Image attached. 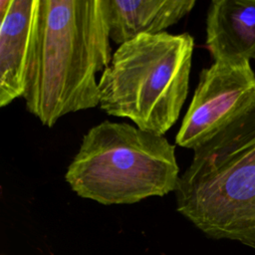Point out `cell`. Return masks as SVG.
<instances>
[{"label":"cell","instance_id":"obj_1","mask_svg":"<svg viewBox=\"0 0 255 255\" xmlns=\"http://www.w3.org/2000/svg\"><path fill=\"white\" fill-rule=\"evenodd\" d=\"M106 0H39L23 98L44 126L100 105L96 75L110 65Z\"/></svg>","mask_w":255,"mask_h":255},{"label":"cell","instance_id":"obj_2","mask_svg":"<svg viewBox=\"0 0 255 255\" xmlns=\"http://www.w3.org/2000/svg\"><path fill=\"white\" fill-rule=\"evenodd\" d=\"M193 151L177 211L205 235L255 250V111Z\"/></svg>","mask_w":255,"mask_h":255},{"label":"cell","instance_id":"obj_3","mask_svg":"<svg viewBox=\"0 0 255 255\" xmlns=\"http://www.w3.org/2000/svg\"><path fill=\"white\" fill-rule=\"evenodd\" d=\"M194 39L188 33L140 35L119 46L99 80L100 107L163 135L186 100Z\"/></svg>","mask_w":255,"mask_h":255},{"label":"cell","instance_id":"obj_4","mask_svg":"<svg viewBox=\"0 0 255 255\" xmlns=\"http://www.w3.org/2000/svg\"><path fill=\"white\" fill-rule=\"evenodd\" d=\"M179 178L175 146L163 135L110 121L88 130L65 174L79 196L104 205L166 195Z\"/></svg>","mask_w":255,"mask_h":255},{"label":"cell","instance_id":"obj_5","mask_svg":"<svg viewBox=\"0 0 255 255\" xmlns=\"http://www.w3.org/2000/svg\"><path fill=\"white\" fill-rule=\"evenodd\" d=\"M255 111V73L250 61L213 62L199 75L175 137L195 150Z\"/></svg>","mask_w":255,"mask_h":255},{"label":"cell","instance_id":"obj_6","mask_svg":"<svg viewBox=\"0 0 255 255\" xmlns=\"http://www.w3.org/2000/svg\"><path fill=\"white\" fill-rule=\"evenodd\" d=\"M39 0H11L0 26V107L23 97Z\"/></svg>","mask_w":255,"mask_h":255},{"label":"cell","instance_id":"obj_7","mask_svg":"<svg viewBox=\"0 0 255 255\" xmlns=\"http://www.w3.org/2000/svg\"><path fill=\"white\" fill-rule=\"evenodd\" d=\"M205 45L213 62L255 60V0H213Z\"/></svg>","mask_w":255,"mask_h":255},{"label":"cell","instance_id":"obj_8","mask_svg":"<svg viewBox=\"0 0 255 255\" xmlns=\"http://www.w3.org/2000/svg\"><path fill=\"white\" fill-rule=\"evenodd\" d=\"M194 0H106L110 39L119 46L140 35L159 34L185 17Z\"/></svg>","mask_w":255,"mask_h":255},{"label":"cell","instance_id":"obj_9","mask_svg":"<svg viewBox=\"0 0 255 255\" xmlns=\"http://www.w3.org/2000/svg\"><path fill=\"white\" fill-rule=\"evenodd\" d=\"M10 1L11 0H0V17H1V19H3L5 14L7 13L9 5H10Z\"/></svg>","mask_w":255,"mask_h":255}]
</instances>
